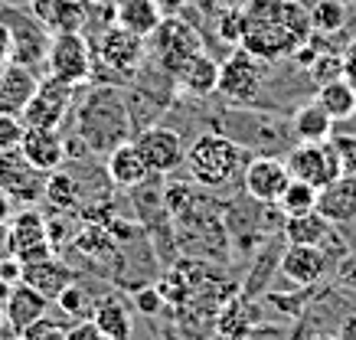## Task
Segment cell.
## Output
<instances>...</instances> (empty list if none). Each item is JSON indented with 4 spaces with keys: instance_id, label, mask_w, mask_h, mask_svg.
Instances as JSON below:
<instances>
[{
    "instance_id": "cell-25",
    "label": "cell",
    "mask_w": 356,
    "mask_h": 340,
    "mask_svg": "<svg viewBox=\"0 0 356 340\" xmlns=\"http://www.w3.org/2000/svg\"><path fill=\"white\" fill-rule=\"evenodd\" d=\"M281 236H284V242H291V245H321V249H324L327 239H330L334 232H330V222L314 209V213H304V216H291V220H284Z\"/></svg>"
},
{
    "instance_id": "cell-8",
    "label": "cell",
    "mask_w": 356,
    "mask_h": 340,
    "mask_svg": "<svg viewBox=\"0 0 356 340\" xmlns=\"http://www.w3.org/2000/svg\"><path fill=\"white\" fill-rule=\"evenodd\" d=\"M7 249H10V259H17L20 265H30V262H40V259L56 255V245L49 242L46 216L36 207H23L17 216H10Z\"/></svg>"
},
{
    "instance_id": "cell-27",
    "label": "cell",
    "mask_w": 356,
    "mask_h": 340,
    "mask_svg": "<svg viewBox=\"0 0 356 340\" xmlns=\"http://www.w3.org/2000/svg\"><path fill=\"white\" fill-rule=\"evenodd\" d=\"M314 99L324 105V111L334 121H350L356 118V88L346 79H330L324 86H317Z\"/></svg>"
},
{
    "instance_id": "cell-15",
    "label": "cell",
    "mask_w": 356,
    "mask_h": 340,
    "mask_svg": "<svg viewBox=\"0 0 356 340\" xmlns=\"http://www.w3.org/2000/svg\"><path fill=\"white\" fill-rule=\"evenodd\" d=\"M20 154L36 170L53 174L65 164V134L63 128H26L20 141Z\"/></svg>"
},
{
    "instance_id": "cell-18",
    "label": "cell",
    "mask_w": 356,
    "mask_h": 340,
    "mask_svg": "<svg viewBox=\"0 0 356 340\" xmlns=\"http://www.w3.org/2000/svg\"><path fill=\"white\" fill-rule=\"evenodd\" d=\"M278 265L294 285H317L327 272V252L321 245H291L288 242Z\"/></svg>"
},
{
    "instance_id": "cell-39",
    "label": "cell",
    "mask_w": 356,
    "mask_h": 340,
    "mask_svg": "<svg viewBox=\"0 0 356 340\" xmlns=\"http://www.w3.org/2000/svg\"><path fill=\"white\" fill-rule=\"evenodd\" d=\"M13 63V43H10V30L0 23V72Z\"/></svg>"
},
{
    "instance_id": "cell-13",
    "label": "cell",
    "mask_w": 356,
    "mask_h": 340,
    "mask_svg": "<svg viewBox=\"0 0 356 340\" xmlns=\"http://www.w3.org/2000/svg\"><path fill=\"white\" fill-rule=\"evenodd\" d=\"M288 184H291V170L284 164V157H275V154L252 157L242 170V187L248 200H255L261 207H275Z\"/></svg>"
},
{
    "instance_id": "cell-43",
    "label": "cell",
    "mask_w": 356,
    "mask_h": 340,
    "mask_svg": "<svg viewBox=\"0 0 356 340\" xmlns=\"http://www.w3.org/2000/svg\"><path fill=\"white\" fill-rule=\"evenodd\" d=\"M307 340H340V337H330V334H314V337H307Z\"/></svg>"
},
{
    "instance_id": "cell-42",
    "label": "cell",
    "mask_w": 356,
    "mask_h": 340,
    "mask_svg": "<svg viewBox=\"0 0 356 340\" xmlns=\"http://www.w3.org/2000/svg\"><path fill=\"white\" fill-rule=\"evenodd\" d=\"M248 0H222V7H245Z\"/></svg>"
},
{
    "instance_id": "cell-29",
    "label": "cell",
    "mask_w": 356,
    "mask_h": 340,
    "mask_svg": "<svg viewBox=\"0 0 356 340\" xmlns=\"http://www.w3.org/2000/svg\"><path fill=\"white\" fill-rule=\"evenodd\" d=\"M275 209H278L284 220H291V216H304V213H314V209H317V190H314L311 184L294 180L291 177V184L284 187V193L278 197Z\"/></svg>"
},
{
    "instance_id": "cell-24",
    "label": "cell",
    "mask_w": 356,
    "mask_h": 340,
    "mask_svg": "<svg viewBox=\"0 0 356 340\" xmlns=\"http://www.w3.org/2000/svg\"><path fill=\"white\" fill-rule=\"evenodd\" d=\"M334 124L337 121L324 111V105H321L317 99H311V102H304L301 108L294 111L291 134H294V141H301V144L330 141V138H334Z\"/></svg>"
},
{
    "instance_id": "cell-36",
    "label": "cell",
    "mask_w": 356,
    "mask_h": 340,
    "mask_svg": "<svg viewBox=\"0 0 356 340\" xmlns=\"http://www.w3.org/2000/svg\"><path fill=\"white\" fill-rule=\"evenodd\" d=\"M340 79H346L356 88V40H350L340 49Z\"/></svg>"
},
{
    "instance_id": "cell-23",
    "label": "cell",
    "mask_w": 356,
    "mask_h": 340,
    "mask_svg": "<svg viewBox=\"0 0 356 340\" xmlns=\"http://www.w3.org/2000/svg\"><path fill=\"white\" fill-rule=\"evenodd\" d=\"M20 282H26V285H33L40 295H46L49 301H53L59 291H63L69 282H76V275H72V268L65 262H59L56 255H49V259H40V262H30L20 268Z\"/></svg>"
},
{
    "instance_id": "cell-19",
    "label": "cell",
    "mask_w": 356,
    "mask_h": 340,
    "mask_svg": "<svg viewBox=\"0 0 356 340\" xmlns=\"http://www.w3.org/2000/svg\"><path fill=\"white\" fill-rule=\"evenodd\" d=\"M105 174H108L111 187L118 190H138L147 177H151V170H147V164H144V157L138 154V147L131 141L118 144L115 151L105 154Z\"/></svg>"
},
{
    "instance_id": "cell-21",
    "label": "cell",
    "mask_w": 356,
    "mask_h": 340,
    "mask_svg": "<svg viewBox=\"0 0 356 340\" xmlns=\"http://www.w3.org/2000/svg\"><path fill=\"white\" fill-rule=\"evenodd\" d=\"M173 82L184 88L186 95H193V99H206V95H213V92H216L219 63L203 49V53L190 56L184 66L173 72Z\"/></svg>"
},
{
    "instance_id": "cell-46",
    "label": "cell",
    "mask_w": 356,
    "mask_h": 340,
    "mask_svg": "<svg viewBox=\"0 0 356 340\" xmlns=\"http://www.w3.org/2000/svg\"><path fill=\"white\" fill-rule=\"evenodd\" d=\"M3 3H10V0H0V7H3Z\"/></svg>"
},
{
    "instance_id": "cell-33",
    "label": "cell",
    "mask_w": 356,
    "mask_h": 340,
    "mask_svg": "<svg viewBox=\"0 0 356 340\" xmlns=\"http://www.w3.org/2000/svg\"><path fill=\"white\" fill-rule=\"evenodd\" d=\"M17 340H65V327L59 321H53L49 314H43L40 321H33L17 334Z\"/></svg>"
},
{
    "instance_id": "cell-38",
    "label": "cell",
    "mask_w": 356,
    "mask_h": 340,
    "mask_svg": "<svg viewBox=\"0 0 356 340\" xmlns=\"http://www.w3.org/2000/svg\"><path fill=\"white\" fill-rule=\"evenodd\" d=\"M138 311L140 314H154L157 307H161V291L157 288H144V291H138Z\"/></svg>"
},
{
    "instance_id": "cell-6",
    "label": "cell",
    "mask_w": 356,
    "mask_h": 340,
    "mask_svg": "<svg viewBox=\"0 0 356 340\" xmlns=\"http://www.w3.org/2000/svg\"><path fill=\"white\" fill-rule=\"evenodd\" d=\"M88 43H92V53H95V66L108 69L111 76H121V82L138 72L140 63H144V53H147V46H144L147 40L128 33L118 23H111L105 30H98L95 36H88Z\"/></svg>"
},
{
    "instance_id": "cell-40",
    "label": "cell",
    "mask_w": 356,
    "mask_h": 340,
    "mask_svg": "<svg viewBox=\"0 0 356 340\" xmlns=\"http://www.w3.org/2000/svg\"><path fill=\"white\" fill-rule=\"evenodd\" d=\"M337 337H340V340H356V311H353V314H346V318L340 321Z\"/></svg>"
},
{
    "instance_id": "cell-31",
    "label": "cell",
    "mask_w": 356,
    "mask_h": 340,
    "mask_svg": "<svg viewBox=\"0 0 356 340\" xmlns=\"http://www.w3.org/2000/svg\"><path fill=\"white\" fill-rule=\"evenodd\" d=\"M242 30H245V13L242 7H219L216 13V36L226 46L242 43Z\"/></svg>"
},
{
    "instance_id": "cell-35",
    "label": "cell",
    "mask_w": 356,
    "mask_h": 340,
    "mask_svg": "<svg viewBox=\"0 0 356 340\" xmlns=\"http://www.w3.org/2000/svg\"><path fill=\"white\" fill-rule=\"evenodd\" d=\"M340 154V164H343V174H353L356 177V134H337L330 138Z\"/></svg>"
},
{
    "instance_id": "cell-16",
    "label": "cell",
    "mask_w": 356,
    "mask_h": 340,
    "mask_svg": "<svg viewBox=\"0 0 356 340\" xmlns=\"http://www.w3.org/2000/svg\"><path fill=\"white\" fill-rule=\"evenodd\" d=\"M49 298L40 295L33 285H26V282H17V285L7 291V298H3V324L13 330V337L20 334L26 324H33V321H40L49 311Z\"/></svg>"
},
{
    "instance_id": "cell-10",
    "label": "cell",
    "mask_w": 356,
    "mask_h": 340,
    "mask_svg": "<svg viewBox=\"0 0 356 340\" xmlns=\"http://www.w3.org/2000/svg\"><path fill=\"white\" fill-rule=\"evenodd\" d=\"M76 86H65L59 79H40V86L33 92V99L23 105L20 118L26 128H63L69 111L76 105Z\"/></svg>"
},
{
    "instance_id": "cell-28",
    "label": "cell",
    "mask_w": 356,
    "mask_h": 340,
    "mask_svg": "<svg viewBox=\"0 0 356 340\" xmlns=\"http://www.w3.org/2000/svg\"><path fill=\"white\" fill-rule=\"evenodd\" d=\"M43 200L56 213H69V209L79 207V184L76 177L69 174V170H53V174H46V190H43Z\"/></svg>"
},
{
    "instance_id": "cell-45",
    "label": "cell",
    "mask_w": 356,
    "mask_h": 340,
    "mask_svg": "<svg viewBox=\"0 0 356 340\" xmlns=\"http://www.w3.org/2000/svg\"><path fill=\"white\" fill-rule=\"evenodd\" d=\"M98 340H115V337H105V334H102V337H98Z\"/></svg>"
},
{
    "instance_id": "cell-32",
    "label": "cell",
    "mask_w": 356,
    "mask_h": 340,
    "mask_svg": "<svg viewBox=\"0 0 356 340\" xmlns=\"http://www.w3.org/2000/svg\"><path fill=\"white\" fill-rule=\"evenodd\" d=\"M23 134H26V124L17 111H3L0 108V151H13L20 147Z\"/></svg>"
},
{
    "instance_id": "cell-22",
    "label": "cell",
    "mask_w": 356,
    "mask_h": 340,
    "mask_svg": "<svg viewBox=\"0 0 356 340\" xmlns=\"http://www.w3.org/2000/svg\"><path fill=\"white\" fill-rule=\"evenodd\" d=\"M36 86H40V72L36 69L10 63V66L0 72V108L20 115L23 105L33 99Z\"/></svg>"
},
{
    "instance_id": "cell-14",
    "label": "cell",
    "mask_w": 356,
    "mask_h": 340,
    "mask_svg": "<svg viewBox=\"0 0 356 340\" xmlns=\"http://www.w3.org/2000/svg\"><path fill=\"white\" fill-rule=\"evenodd\" d=\"M151 40H154V46H157L161 66L167 69L170 76L184 66L190 56H196V53H203L206 49L203 40H200V33H196V26H190V23L180 20V17H163Z\"/></svg>"
},
{
    "instance_id": "cell-34",
    "label": "cell",
    "mask_w": 356,
    "mask_h": 340,
    "mask_svg": "<svg viewBox=\"0 0 356 340\" xmlns=\"http://www.w3.org/2000/svg\"><path fill=\"white\" fill-rule=\"evenodd\" d=\"M56 301V307H59V311H65V314H86V291H82V288H79V282H69V285L63 288V291H59V295L53 298Z\"/></svg>"
},
{
    "instance_id": "cell-17",
    "label": "cell",
    "mask_w": 356,
    "mask_h": 340,
    "mask_svg": "<svg viewBox=\"0 0 356 340\" xmlns=\"http://www.w3.org/2000/svg\"><path fill=\"white\" fill-rule=\"evenodd\" d=\"M317 213L330 226H346L356 220V177L340 174L334 184L317 190Z\"/></svg>"
},
{
    "instance_id": "cell-44",
    "label": "cell",
    "mask_w": 356,
    "mask_h": 340,
    "mask_svg": "<svg viewBox=\"0 0 356 340\" xmlns=\"http://www.w3.org/2000/svg\"><path fill=\"white\" fill-rule=\"evenodd\" d=\"M0 324H3V305H0Z\"/></svg>"
},
{
    "instance_id": "cell-12",
    "label": "cell",
    "mask_w": 356,
    "mask_h": 340,
    "mask_svg": "<svg viewBox=\"0 0 356 340\" xmlns=\"http://www.w3.org/2000/svg\"><path fill=\"white\" fill-rule=\"evenodd\" d=\"M0 190L10 197L17 207H36L43 200L46 190V174L20 154V147L13 151H0Z\"/></svg>"
},
{
    "instance_id": "cell-7",
    "label": "cell",
    "mask_w": 356,
    "mask_h": 340,
    "mask_svg": "<svg viewBox=\"0 0 356 340\" xmlns=\"http://www.w3.org/2000/svg\"><path fill=\"white\" fill-rule=\"evenodd\" d=\"M265 66L259 56H252L242 46H232V53L219 63V82L216 92L222 99L236 102V105H255L261 99V76Z\"/></svg>"
},
{
    "instance_id": "cell-20",
    "label": "cell",
    "mask_w": 356,
    "mask_h": 340,
    "mask_svg": "<svg viewBox=\"0 0 356 340\" xmlns=\"http://www.w3.org/2000/svg\"><path fill=\"white\" fill-rule=\"evenodd\" d=\"M163 17V0H115V23L140 40H151Z\"/></svg>"
},
{
    "instance_id": "cell-5",
    "label": "cell",
    "mask_w": 356,
    "mask_h": 340,
    "mask_svg": "<svg viewBox=\"0 0 356 340\" xmlns=\"http://www.w3.org/2000/svg\"><path fill=\"white\" fill-rule=\"evenodd\" d=\"M43 69L49 79H59L65 86L82 88L86 82H92L95 53H92L88 36L86 33H53Z\"/></svg>"
},
{
    "instance_id": "cell-2",
    "label": "cell",
    "mask_w": 356,
    "mask_h": 340,
    "mask_svg": "<svg viewBox=\"0 0 356 340\" xmlns=\"http://www.w3.org/2000/svg\"><path fill=\"white\" fill-rule=\"evenodd\" d=\"M72 128L76 138L86 144V151L105 154L115 151L118 144L134 138V124L128 115V102H124V88L108 86V82H86V92H76V105H72Z\"/></svg>"
},
{
    "instance_id": "cell-3",
    "label": "cell",
    "mask_w": 356,
    "mask_h": 340,
    "mask_svg": "<svg viewBox=\"0 0 356 340\" xmlns=\"http://www.w3.org/2000/svg\"><path fill=\"white\" fill-rule=\"evenodd\" d=\"M190 180L203 190H226L245 170L248 151L226 131H200L184 157Z\"/></svg>"
},
{
    "instance_id": "cell-30",
    "label": "cell",
    "mask_w": 356,
    "mask_h": 340,
    "mask_svg": "<svg viewBox=\"0 0 356 340\" xmlns=\"http://www.w3.org/2000/svg\"><path fill=\"white\" fill-rule=\"evenodd\" d=\"M314 33L334 36L346 26V0H317L311 7Z\"/></svg>"
},
{
    "instance_id": "cell-11",
    "label": "cell",
    "mask_w": 356,
    "mask_h": 340,
    "mask_svg": "<svg viewBox=\"0 0 356 340\" xmlns=\"http://www.w3.org/2000/svg\"><path fill=\"white\" fill-rule=\"evenodd\" d=\"M131 144L138 147V154L144 157V164L151 174H173V170H180L184 167V157H186V144L180 138L177 128L170 124H151V128H140Z\"/></svg>"
},
{
    "instance_id": "cell-1",
    "label": "cell",
    "mask_w": 356,
    "mask_h": 340,
    "mask_svg": "<svg viewBox=\"0 0 356 340\" xmlns=\"http://www.w3.org/2000/svg\"><path fill=\"white\" fill-rule=\"evenodd\" d=\"M245 30H242V49L259 56L261 63H278L294 56L314 36L311 7L301 0H248Z\"/></svg>"
},
{
    "instance_id": "cell-4",
    "label": "cell",
    "mask_w": 356,
    "mask_h": 340,
    "mask_svg": "<svg viewBox=\"0 0 356 340\" xmlns=\"http://www.w3.org/2000/svg\"><path fill=\"white\" fill-rule=\"evenodd\" d=\"M0 23L10 30V43H13V63L30 69L46 66V53H49V40H53V30L46 26L36 13H26L17 3H3L0 7Z\"/></svg>"
},
{
    "instance_id": "cell-41",
    "label": "cell",
    "mask_w": 356,
    "mask_h": 340,
    "mask_svg": "<svg viewBox=\"0 0 356 340\" xmlns=\"http://www.w3.org/2000/svg\"><path fill=\"white\" fill-rule=\"evenodd\" d=\"M10 216H13V203H10V197L0 190V226H3V222H10Z\"/></svg>"
},
{
    "instance_id": "cell-26",
    "label": "cell",
    "mask_w": 356,
    "mask_h": 340,
    "mask_svg": "<svg viewBox=\"0 0 356 340\" xmlns=\"http://www.w3.org/2000/svg\"><path fill=\"white\" fill-rule=\"evenodd\" d=\"M92 324H95L105 337H115V340H131V334H134V324H131V311L124 305H121L118 298H102V301H95V307H92Z\"/></svg>"
},
{
    "instance_id": "cell-9",
    "label": "cell",
    "mask_w": 356,
    "mask_h": 340,
    "mask_svg": "<svg viewBox=\"0 0 356 340\" xmlns=\"http://www.w3.org/2000/svg\"><path fill=\"white\" fill-rule=\"evenodd\" d=\"M284 164H288L294 180H304L314 190L334 184L337 177L343 174V164H340V154H337L334 141H314V144L298 141V147L284 154Z\"/></svg>"
},
{
    "instance_id": "cell-37",
    "label": "cell",
    "mask_w": 356,
    "mask_h": 340,
    "mask_svg": "<svg viewBox=\"0 0 356 340\" xmlns=\"http://www.w3.org/2000/svg\"><path fill=\"white\" fill-rule=\"evenodd\" d=\"M98 337H102V330L92 324V318L76 321L72 327H65V340H98Z\"/></svg>"
}]
</instances>
